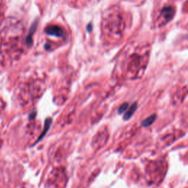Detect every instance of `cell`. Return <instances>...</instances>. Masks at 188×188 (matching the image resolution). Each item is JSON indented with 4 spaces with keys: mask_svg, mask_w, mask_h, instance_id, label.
I'll list each match as a JSON object with an SVG mask.
<instances>
[{
    "mask_svg": "<svg viewBox=\"0 0 188 188\" xmlns=\"http://www.w3.org/2000/svg\"><path fill=\"white\" fill-rule=\"evenodd\" d=\"M45 33L47 35L57 37V38H63L64 37V30L60 27L56 26V25L47 27L45 29Z\"/></svg>",
    "mask_w": 188,
    "mask_h": 188,
    "instance_id": "6da1fadb",
    "label": "cell"
},
{
    "mask_svg": "<svg viewBox=\"0 0 188 188\" xmlns=\"http://www.w3.org/2000/svg\"><path fill=\"white\" fill-rule=\"evenodd\" d=\"M38 24V19L35 20V21L33 23L30 29V31H29L27 36L26 38V40H25V41H26V44L28 46H30L32 45V43H33V34L35 33V31H36Z\"/></svg>",
    "mask_w": 188,
    "mask_h": 188,
    "instance_id": "7a4b0ae2",
    "label": "cell"
},
{
    "mask_svg": "<svg viewBox=\"0 0 188 188\" xmlns=\"http://www.w3.org/2000/svg\"><path fill=\"white\" fill-rule=\"evenodd\" d=\"M162 14L165 16V18H166L167 21H169L173 18L174 14V9L170 6H167L164 8L162 10Z\"/></svg>",
    "mask_w": 188,
    "mask_h": 188,
    "instance_id": "3957f363",
    "label": "cell"
},
{
    "mask_svg": "<svg viewBox=\"0 0 188 188\" xmlns=\"http://www.w3.org/2000/svg\"><path fill=\"white\" fill-rule=\"evenodd\" d=\"M52 119L51 118H46V119L45 123H44V129H43V132L40 134V137H39V138H38V141H37V142L40 141V140H41V139H43V137L45 136L47 132H48L49 129V128H50V126H51V124H52Z\"/></svg>",
    "mask_w": 188,
    "mask_h": 188,
    "instance_id": "277c9868",
    "label": "cell"
},
{
    "mask_svg": "<svg viewBox=\"0 0 188 188\" xmlns=\"http://www.w3.org/2000/svg\"><path fill=\"white\" fill-rule=\"evenodd\" d=\"M137 107H138V104H137V103H134L130 107L129 109L128 110L127 112L125 113L124 116H123V118H124V120L127 121V120L129 119V118H131V117L133 116L135 110H136Z\"/></svg>",
    "mask_w": 188,
    "mask_h": 188,
    "instance_id": "5b68a950",
    "label": "cell"
},
{
    "mask_svg": "<svg viewBox=\"0 0 188 188\" xmlns=\"http://www.w3.org/2000/svg\"><path fill=\"white\" fill-rule=\"evenodd\" d=\"M156 118H157V116H156L155 114L151 115V116H150L147 118H145V119L142 122V126H144V127H147V126H151V125L155 121Z\"/></svg>",
    "mask_w": 188,
    "mask_h": 188,
    "instance_id": "8992f818",
    "label": "cell"
},
{
    "mask_svg": "<svg viewBox=\"0 0 188 188\" xmlns=\"http://www.w3.org/2000/svg\"><path fill=\"white\" fill-rule=\"evenodd\" d=\"M128 107H129V103L127 102L123 103V104H122L119 107V108H118V113H119V114H122V113H124V112L128 109Z\"/></svg>",
    "mask_w": 188,
    "mask_h": 188,
    "instance_id": "52a82bcc",
    "label": "cell"
},
{
    "mask_svg": "<svg viewBox=\"0 0 188 188\" xmlns=\"http://www.w3.org/2000/svg\"><path fill=\"white\" fill-rule=\"evenodd\" d=\"M92 30H93L92 24L90 23L89 24H88V26H87V31L88 32V33H91V32H92Z\"/></svg>",
    "mask_w": 188,
    "mask_h": 188,
    "instance_id": "ba28073f",
    "label": "cell"
},
{
    "mask_svg": "<svg viewBox=\"0 0 188 188\" xmlns=\"http://www.w3.org/2000/svg\"><path fill=\"white\" fill-rule=\"evenodd\" d=\"M35 116H36V111L32 112L31 114L30 115V119H33Z\"/></svg>",
    "mask_w": 188,
    "mask_h": 188,
    "instance_id": "9c48e42d",
    "label": "cell"
},
{
    "mask_svg": "<svg viewBox=\"0 0 188 188\" xmlns=\"http://www.w3.org/2000/svg\"><path fill=\"white\" fill-rule=\"evenodd\" d=\"M44 47H45L46 49H47V50H49V49H50V46H49V45H48V44H46Z\"/></svg>",
    "mask_w": 188,
    "mask_h": 188,
    "instance_id": "30bf717a",
    "label": "cell"
}]
</instances>
